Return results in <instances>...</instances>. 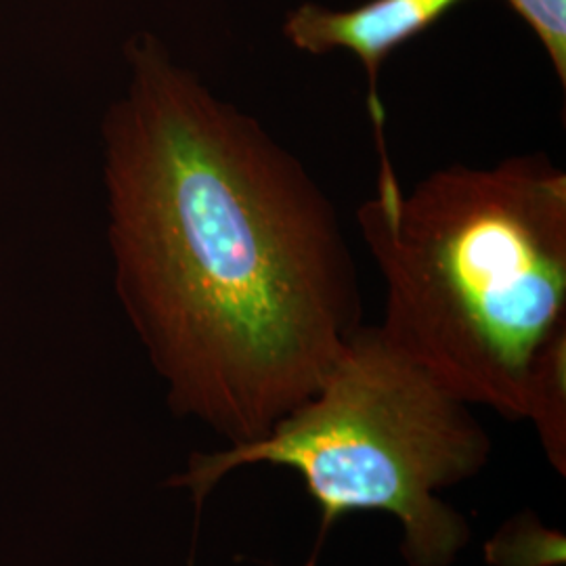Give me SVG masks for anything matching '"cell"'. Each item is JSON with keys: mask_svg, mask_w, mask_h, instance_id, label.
Here are the masks:
<instances>
[{"mask_svg": "<svg viewBox=\"0 0 566 566\" xmlns=\"http://www.w3.org/2000/svg\"><path fill=\"white\" fill-rule=\"evenodd\" d=\"M126 61L103 120L122 306L179 416L263 439L364 325L343 227L304 164L156 36Z\"/></svg>", "mask_w": 566, "mask_h": 566, "instance_id": "6da1fadb", "label": "cell"}, {"mask_svg": "<svg viewBox=\"0 0 566 566\" xmlns=\"http://www.w3.org/2000/svg\"><path fill=\"white\" fill-rule=\"evenodd\" d=\"M385 282L386 340L455 399L525 420L566 332V175L544 154L451 164L357 210Z\"/></svg>", "mask_w": 566, "mask_h": 566, "instance_id": "7a4b0ae2", "label": "cell"}, {"mask_svg": "<svg viewBox=\"0 0 566 566\" xmlns=\"http://www.w3.org/2000/svg\"><path fill=\"white\" fill-rule=\"evenodd\" d=\"M489 455L491 439L472 407L411 364L380 325H361L311 399L263 439L196 453L172 485L202 504L233 470L287 468L319 507L304 566H317L332 526L353 512L397 518L405 565L453 566L472 531L441 493L474 479Z\"/></svg>", "mask_w": 566, "mask_h": 566, "instance_id": "3957f363", "label": "cell"}, {"mask_svg": "<svg viewBox=\"0 0 566 566\" xmlns=\"http://www.w3.org/2000/svg\"><path fill=\"white\" fill-rule=\"evenodd\" d=\"M462 2L465 0H367L353 9L303 2L283 21V34L294 49L311 55L343 49L364 63L369 82L367 109L380 156L378 189L401 185L386 143V109L378 91L380 67L405 42L430 30Z\"/></svg>", "mask_w": 566, "mask_h": 566, "instance_id": "277c9868", "label": "cell"}, {"mask_svg": "<svg viewBox=\"0 0 566 566\" xmlns=\"http://www.w3.org/2000/svg\"><path fill=\"white\" fill-rule=\"evenodd\" d=\"M525 420L537 430L552 468L566 474V332L547 344L535 365Z\"/></svg>", "mask_w": 566, "mask_h": 566, "instance_id": "5b68a950", "label": "cell"}, {"mask_svg": "<svg viewBox=\"0 0 566 566\" xmlns=\"http://www.w3.org/2000/svg\"><path fill=\"white\" fill-rule=\"evenodd\" d=\"M565 556V535L544 525L533 512L507 518L485 544L489 566H563Z\"/></svg>", "mask_w": 566, "mask_h": 566, "instance_id": "8992f818", "label": "cell"}, {"mask_svg": "<svg viewBox=\"0 0 566 566\" xmlns=\"http://www.w3.org/2000/svg\"><path fill=\"white\" fill-rule=\"evenodd\" d=\"M542 42L556 78L566 88V0H506Z\"/></svg>", "mask_w": 566, "mask_h": 566, "instance_id": "52a82bcc", "label": "cell"}]
</instances>
